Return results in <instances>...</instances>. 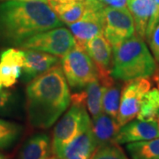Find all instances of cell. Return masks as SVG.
<instances>
[{"instance_id": "cell-1", "label": "cell", "mask_w": 159, "mask_h": 159, "mask_svg": "<svg viewBox=\"0 0 159 159\" xmlns=\"http://www.w3.org/2000/svg\"><path fill=\"white\" fill-rule=\"evenodd\" d=\"M28 119L32 126L48 129L67 110L71 94L61 66H55L31 81L26 89Z\"/></svg>"}, {"instance_id": "cell-2", "label": "cell", "mask_w": 159, "mask_h": 159, "mask_svg": "<svg viewBox=\"0 0 159 159\" xmlns=\"http://www.w3.org/2000/svg\"><path fill=\"white\" fill-rule=\"evenodd\" d=\"M46 2L8 0L0 5V43L20 46L34 34L62 27Z\"/></svg>"}, {"instance_id": "cell-3", "label": "cell", "mask_w": 159, "mask_h": 159, "mask_svg": "<svg viewBox=\"0 0 159 159\" xmlns=\"http://www.w3.org/2000/svg\"><path fill=\"white\" fill-rule=\"evenodd\" d=\"M112 48L111 76L113 79L129 81L155 74L156 60L144 40L136 34Z\"/></svg>"}, {"instance_id": "cell-4", "label": "cell", "mask_w": 159, "mask_h": 159, "mask_svg": "<svg viewBox=\"0 0 159 159\" xmlns=\"http://www.w3.org/2000/svg\"><path fill=\"white\" fill-rule=\"evenodd\" d=\"M90 125V118L84 103L73 102L72 106L54 127L51 142L53 154L62 158L63 151L66 145Z\"/></svg>"}, {"instance_id": "cell-5", "label": "cell", "mask_w": 159, "mask_h": 159, "mask_svg": "<svg viewBox=\"0 0 159 159\" xmlns=\"http://www.w3.org/2000/svg\"><path fill=\"white\" fill-rule=\"evenodd\" d=\"M61 68L69 87L74 90L85 89L90 81L98 78L97 67L87 51L75 46L62 57Z\"/></svg>"}, {"instance_id": "cell-6", "label": "cell", "mask_w": 159, "mask_h": 159, "mask_svg": "<svg viewBox=\"0 0 159 159\" xmlns=\"http://www.w3.org/2000/svg\"><path fill=\"white\" fill-rule=\"evenodd\" d=\"M75 46L70 30L58 27L34 34L20 46L22 50H34L63 57Z\"/></svg>"}, {"instance_id": "cell-7", "label": "cell", "mask_w": 159, "mask_h": 159, "mask_svg": "<svg viewBox=\"0 0 159 159\" xmlns=\"http://www.w3.org/2000/svg\"><path fill=\"white\" fill-rule=\"evenodd\" d=\"M102 13L103 20L102 34L112 47L135 34L134 20L127 7H106L103 8Z\"/></svg>"}, {"instance_id": "cell-8", "label": "cell", "mask_w": 159, "mask_h": 159, "mask_svg": "<svg viewBox=\"0 0 159 159\" xmlns=\"http://www.w3.org/2000/svg\"><path fill=\"white\" fill-rule=\"evenodd\" d=\"M126 82L121 91L119 112L116 119L120 126L136 118L143 95L151 89V82L148 78L133 80Z\"/></svg>"}, {"instance_id": "cell-9", "label": "cell", "mask_w": 159, "mask_h": 159, "mask_svg": "<svg viewBox=\"0 0 159 159\" xmlns=\"http://www.w3.org/2000/svg\"><path fill=\"white\" fill-rule=\"evenodd\" d=\"M86 9L82 17L76 22L69 24V29L75 42V47L85 50L86 43L99 34H102L103 8L85 0Z\"/></svg>"}, {"instance_id": "cell-10", "label": "cell", "mask_w": 159, "mask_h": 159, "mask_svg": "<svg viewBox=\"0 0 159 159\" xmlns=\"http://www.w3.org/2000/svg\"><path fill=\"white\" fill-rule=\"evenodd\" d=\"M85 51L97 67L98 79L102 85L112 84L113 78L111 76L112 50L108 40L102 34H97L86 43Z\"/></svg>"}, {"instance_id": "cell-11", "label": "cell", "mask_w": 159, "mask_h": 159, "mask_svg": "<svg viewBox=\"0 0 159 159\" xmlns=\"http://www.w3.org/2000/svg\"><path fill=\"white\" fill-rule=\"evenodd\" d=\"M24 50L8 48L0 53V89L11 88L21 76Z\"/></svg>"}, {"instance_id": "cell-12", "label": "cell", "mask_w": 159, "mask_h": 159, "mask_svg": "<svg viewBox=\"0 0 159 159\" xmlns=\"http://www.w3.org/2000/svg\"><path fill=\"white\" fill-rule=\"evenodd\" d=\"M158 136L156 120H132L119 128L114 138V143L127 144L154 139Z\"/></svg>"}, {"instance_id": "cell-13", "label": "cell", "mask_w": 159, "mask_h": 159, "mask_svg": "<svg viewBox=\"0 0 159 159\" xmlns=\"http://www.w3.org/2000/svg\"><path fill=\"white\" fill-rule=\"evenodd\" d=\"M25 61L21 69V80L23 82H29L57 66L59 58L55 55L46 53L43 51L34 50H24Z\"/></svg>"}, {"instance_id": "cell-14", "label": "cell", "mask_w": 159, "mask_h": 159, "mask_svg": "<svg viewBox=\"0 0 159 159\" xmlns=\"http://www.w3.org/2000/svg\"><path fill=\"white\" fill-rule=\"evenodd\" d=\"M120 127L117 119L104 112L93 118L91 128L97 143V148L114 143V138Z\"/></svg>"}, {"instance_id": "cell-15", "label": "cell", "mask_w": 159, "mask_h": 159, "mask_svg": "<svg viewBox=\"0 0 159 159\" xmlns=\"http://www.w3.org/2000/svg\"><path fill=\"white\" fill-rule=\"evenodd\" d=\"M52 152L51 142L47 134H35L25 142L18 159H48Z\"/></svg>"}, {"instance_id": "cell-16", "label": "cell", "mask_w": 159, "mask_h": 159, "mask_svg": "<svg viewBox=\"0 0 159 159\" xmlns=\"http://www.w3.org/2000/svg\"><path fill=\"white\" fill-rule=\"evenodd\" d=\"M127 8L134 20L135 34L145 40L153 11V0H127Z\"/></svg>"}, {"instance_id": "cell-17", "label": "cell", "mask_w": 159, "mask_h": 159, "mask_svg": "<svg viewBox=\"0 0 159 159\" xmlns=\"http://www.w3.org/2000/svg\"><path fill=\"white\" fill-rule=\"evenodd\" d=\"M97 149V143L93 135L92 128L89 126L84 132L80 134L64 148L62 159H66L78 155L91 157Z\"/></svg>"}, {"instance_id": "cell-18", "label": "cell", "mask_w": 159, "mask_h": 159, "mask_svg": "<svg viewBox=\"0 0 159 159\" xmlns=\"http://www.w3.org/2000/svg\"><path fill=\"white\" fill-rule=\"evenodd\" d=\"M47 3L58 19L68 25L79 20L86 9L85 0L71 3H57L53 0H48Z\"/></svg>"}, {"instance_id": "cell-19", "label": "cell", "mask_w": 159, "mask_h": 159, "mask_svg": "<svg viewBox=\"0 0 159 159\" xmlns=\"http://www.w3.org/2000/svg\"><path fill=\"white\" fill-rule=\"evenodd\" d=\"M125 148L131 159H159V137L127 143Z\"/></svg>"}, {"instance_id": "cell-20", "label": "cell", "mask_w": 159, "mask_h": 159, "mask_svg": "<svg viewBox=\"0 0 159 159\" xmlns=\"http://www.w3.org/2000/svg\"><path fill=\"white\" fill-rule=\"evenodd\" d=\"M83 95L87 109L92 118H96L102 113V85L98 78L93 80L86 86Z\"/></svg>"}, {"instance_id": "cell-21", "label": "cell", "mask_w": 159, "mask_h": 159, "mask_svg": "<svg viewBox=\"0 0 159 159\" xmlns=\"http://www.w3.org/2000/svg\"><path fill=\"white\" fill-rule=\"evenodd\" d=\"M159 114V89H150L142 97L137 119L156 120Z\"/></svg>"}, {"instance_id": "cell-22", "label": "cell", "mask_w": 159, "mask_h": 159, "mask_svg": "<svg viewBox=\"0 0 159 159\" xmlns=\"http://www.w3.org/2000/svg\"><path fill=\"white\" fill-rule=\"evenodd\" d=\"M23 133V126L13 121L0 119V149L11 148Z\"/></svg>"}, {"instance_id": "cell-23", "label": "cell", "mask_w": 159, "mask_h": 159, "mask_svg": "<svg viewBox=\"0 0 159 159\" xmlns=\"http://www.w3.org/2000/svg\"><path fill=\"white\" fill-rule=\"evenodd\" d=\"M121 97V89L118 85L102 86V108L103 112L117 119Z\"/></svg>"}, {"instance_id": "cell-24", "label": "cell", "mask_w": 159, "mask_h": 159, "mask_svg": "<svg viewBox=\"0 0 159 159\" xmlns=\"http://www.w3.org/2000/svg\"><path fill=\"white\" fill-rule=\"evenodd\" d=\"M19 108L17 96L11 91L0 89V116L17 117Z\"/></svg>"}, {"instance_id": "cell-25", "label": "cell", "mask_w": 159, "mask_h": 159, "mask_svg": "<svg viewBox=\"0 0 159 159\" xmlns=\"http://www.w3.org/2000/svg\"><path fill=\"white\" fill-rule=\"evenodd\" d=\"M89 159H128V157L118 144L111 143L97 148Z\"/></svg>"}, {"instance_id": "cell-26", "label": "cell", "mask_w": 159, "mask_h": 159, "mask_svg": "<svg viewBox=\"0 0 159 159\" xmlns=\"http://www.w3.org/2000/svg\"><path fill=\"white\" fill-rule=\"evenodd\" d=\"M156 62L159 63V22L154 28L150 36L147 40Z\"/></svg>"}, {"instance_id": "cell-27", "label": "cell", "mask_w": 159, "mask_h": 159, "mask_svg": "<svg viewBox=\"0 0 159 159\" xmlns=\"http://www.w3.org/2000/svg\"><path fill=\"white\" fill-rule=\"evenodd\" d=\"M159 22V0H153V11L152 15L149 20L147 31H146V39L148 40V37L153 31L154 28Z\"/></svg>"}, {"instance_id": "cell-28", "label": "cell", "mask_w": 159, "mask_h": 159, "mask_svg": "<svg viewBox=\"0 0 159 159\" xmlns=\"http://www.w3.org/2000/svg\"><path fill=\"white\" fill-rule=\"evenodd\" d=\"M94 3L102 8H125L127 6V0H87Z\"/></svg>"}, {"instance_id": "cell-29", "label": "cell", "mask_w": 159, "mask_h": 159, "mask_svg": "<svg viewBox=\"0 0 159 159\" xmlns=\"http://www.w3.org/2000/svg\"><path fill=\"white\" fill-rule=\"evenodd\" d=\"M90 157H88V156H83V155H78V156H74L72 157H69L66 159H89Z\"/></svg>"}, {"instance_id": "cell-30", "label": "cell", "mask_w": 159, "mask_h": 159, "mask_svg": "<svg viewBox=\"0 0 159 159\" xmlns=\"http://www.w3.org/2000/svg\"><path fill=\"white\" fill-rule=\"evenodd\" d=\"M57 3H71V2H77V1H82V0H53Z\"/></svg>"}, {"instance_id": "cell-31", "label": "cell", "mask_w": 159, "mask_h": 159, "mask_svg": "<svg viewBox=\"0 0 159 159\" xmlns=\"http://www.w3.org/2000/svg\"><path fill=\"white\" fill-rule=\"evenodd\" d=\"M156 122H157V130H158V136H159V114L157 117L156 118Z\"/></svg>"}, {"instance_id": "cell-32", "label": "cell", "mask_w": 159, "mask_h": 159, "mask_svg": "<svg viewBox=\"0 0 159 159\" xmlns=\"http://www.w3.org/2000/svg\"><path fill=\"white\" fill-rule=\"evenodd\" d=\"M14 1H42V2H46L47 3L48 0H14Z\"/></svg>"}, {"instance_id": "cell-33", "label": "cell", "mask_w": 159, "mask_h": 159, "mask_svg": "<svg viewBox=\"0 0 159 159\" xmlns=\"http://www.w3.org/2000/svg\"><path fill=\"white\" fill-rule=\"evenodd\" d=\"M48 159H62V158H60V157H57V156H53V157H50Z\"/></svg>"}, {"instance_id": "cell-34", "label": "cell", "mask_w": 159, "mask_h": 159, "mask_svg": "<svg viewBox=\"0 0 159 159\" xmlns=\"http://www.w3.org/2000/svg\"><path fill=\"white\" fill-rule=\"evenodd\" d=\"M0 159H8V158L6 157L5 155H3V154L0 153Z\"/></svg>"}, {"instance_id": "cell-35", "label": "cell", "mask_w": 159, "mask_h": 159, "mask_svg": "<svg viewBox=\"0 0 159 159\" xmlns=\"http://www.w3.org/2000/svg\"><path fill=\"white\" fill-rule=\"evenodd\" d=\"M158 87H159V84H158ZM158 89H159V88H158Z\"/></svg>"}]
</instances>
